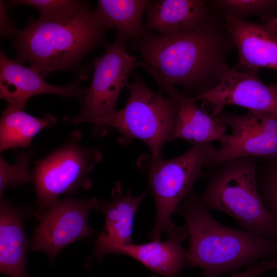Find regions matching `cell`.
<instances>
[{"label": "cell", "instance_id": "obj_1", "mask_svg": "<svg viewBox=\"0 0 277 277\" xmlns=\"http://www.w3.org/2000/svg\"><path fill=\"white\" fill-rule=\"evenodd\" d=\"M195 28L169 34L144 32L132 41L142 55L141 66L159 88L177 85L195 98L213 88L229 68L227 60L235 47L225 17L209 9Z\"/></svg>", "mask_w": 277, "mask_h": 277}, {"label": "cell", "instance_id": "obj_2", "mask_svg": "<svg viewBox=\"0 0 277 277\" xmlns=\"http://www.w3.org/2000/svg\"><path fill=\"white\" fill-rule=\"evenodd\" d=\"M175 213L184 220L189 239L184 269L200 267L203 277L239 273L277 255V241L263 239L217 221L193 190Z\"/></svg>", "mask_w": 277, "mask_h": 277}, {"label": "cell", "instance_id": "obj_3", "mask_svg": "<svg viewBox=\"0 0 277 277\" xmlns=\"http://www.w3.org/2000/svg\"><path fill=\"white\" fill-rule=\"evenodd\" d=\"M109 29L89 2L65 21L39 22L31 18L15 33V61L28 63L43 77L76 66L88 52L105 43Z\"/></svg>", "mask_w": 277, "mask_h": 277}, {"label": "cell", "instance_id": "obj_4", "mask_svg": "<svg viewBox=\"0 0 277 277\" xmlns=\"http://www.w3.org/2000/svg\"><path fill=\"white\" fill-rule=\"evenodd\" d=\"M262 160L242 157L224 163L199 198L207 209L227 214L252 234L277 241V217L266 208L257 188L256 173Z\"/></svg>", "mask_w": 277, "mask_h": 277}, {"label": "cell", "instance_id": "obj_5", "mask_svg": "<svg viewBox=\"0 0 277 277\" xmlns=\"http://www.w3.org/2000/svg\"><path fill=\"white\" fill-rule=\"evenodd\" d=\"M126 87L129 95L122 109L89 123L101 134L107 127L116 129L120 134L117 141L124 145L140 140L148 146L153 159L163 158V146L172 141L175 130V101L164 96L160 90L152 91L137 71Z\"/></svg>", "mask_w": 277, "mask_h": 277}, {"label": "cell", "instance_id": "obj_6", "mask_svg": "<svg viewBox=\"0 0 277 277\" xmlns=\"http://www.w3.org/2000/svg\"><path fill=\"white\" fill-rule=\"evenodd\" d=\"M216 149L212 143L192 145L191 148L176 157L153 159L143 154L137 160L138 169L147 173L149 186L154 197L156 216L149 238L161 240L175 225L171 217L187 196L193 190L195 182L205 175L207 166Z\"/></svg>", "mask_w": 277, "mask_h": 277}, {"label": "cell", "instance_id": "obj_7", "mask_svg": "<svg viewBox=\"0 0 277 277\" xmlns=\"http://www.w3.org/2000/svg\"><path fill=\"white\" fill-rule=\"evenodd\" d=\"M75 132L62 145L35 163L32 174L36 209L33 215L40 220L50 204L64 194L88 189L92 183L89 173L103 159L96 147L81 144Z\"/></svg>", "mask_w": 277, "mask_h": 277}, {"label": "cell", "instance_id": "obj_8", "mask_svg": "<svg viewBox=\"0 0 277 277\" xmlns=\"http://www.w3.org/2000/svg\"><path fill=\"white\" fill-rule=\"evenodd\" d=\"M106 50L93 62V76L90 87L83 96L80 112L70 122L88 123L108 116L116 111V103L128 77L135 67L141 66L140 57L126 51L124 42L116 38Z\"/></svg>", "mask_w": 277, "mask_h": 277}, {"label": "cell", "instance_id": "obj_9", "mask_svg": "<svg viewBox=\"0 0 277 277\" xmlns=\"http://www.w3.org/2000/svg\"><path fill=\"white\" fill-rule=\"evenodd\" d=\"M231 132L218 142L220 145L207 166L220 167L236 158L254 157L263 160L277 156V114L248 110L243 115H216Z\"/></svg>", "mask_w": 277, "mask_h": 277}, {"label": "cell", "instance_id": "obj_10", "mask_svg": "<svg viewBox=\"0 0 277 277\" xmlns=\"http://www.w3.org/2000/svg\"><path fill=\"white\" fill-rule=\"evenodd\" d=\"M99 202L96 197H66L52 202L35 229L30 249L44 252L52 261L71 244L93 236L94 231L89 226V214Z\"/></svg>", "mask_w": 277, "mask_h": 277}, {"label": "cell", "instance_id": "obj_11", "mask_svg": "<svg viewBox=\"0 0 277 277\" xmlns=\"http://www.w3.org/2000/svg\"><path fill=\"white\" fill-rule=\"evenodd\" d=\"M258 73L229 68L213 88L193 99L209 105L213 116L227 105L277 114V94L261 81Z\"/></svg>", "mask_w": 277, "mask_h": 277}, {"label": "cell", "instance_id": "obj_12", "mask_svg": "<svg viewBox=\"0 0 277 277\" xmlns=\"http://www.w3.org/2000/svg\"><path fill=\"white\" fill-rule=\"evenodd\" d=\"M225 21L238 51L233 68L257 73L264 68L277 70V18L257 24L227 16Z\"/></svg>", "mask_w": 277, "mask_h": 277}, {"label": "cell", "instance_id": "obj_13", "mask_svg": "<svg viewBox=\"0 0 277 277\" xmlns=\"http://www.w3.org/2000/svg\"><path fill=\"white\" fill-rule=\"evenodd\" d=\"M147 191L146 189L133 196L129 189L124 194L121 183L116 182L111 191V201H100L95 209L103 213L105 224L93 243V258L101 260L104 256L112 254L115 248L132 243L134 216Z\"/></svg>", "mask_w": 277, "mask_h": 277}, {"label": "cell", "instance_id": "obj_14", "mask_svg": "<svg viewBox=\"0 0 277 277\" xmlns=\"http://www.w3.org/2000/svg\"><path fill=\"white\" fill-rule=\"evenodd\" d=\"M87 89L75 84L57 86L46 83L36 70L0 53V97L9 105L24 109L28 100L42 93H53L64 97H83Z\"/></svg>", "mask_w": 277, "mask_h": 277}, {"label": "cell", "instance_id": "obj_15", "mask_svg": "<svg viewBox=\"0 0 277 277\" xmlns=\"http://www.w3.org/2000/svg\"><path fill=\"white\" fill-rule=\"evenodd\" d=\"M168 239L115 248L112 254H121L137 260L153 272L164 277H176L184 269L187 250L183 243L188 237L185 225L175 226L168 233Z\"/></svg>", "mask_w": 277, "mask_h": 277}, {"label": "cell", "instance_id": "obj_16", "mask_svg": "<svg viewBox=\"0 0 277 277\" xmlns=\"http://www.w3.org/2000/svg\"><path fill=\"white\" fill-rule=\"evenodd\" d=\"M29 208L14 207L10 201H0V272L9 277H29L26 272L27 240L24 221L31 214Z\"/></svg>", "mask_w": 277, "mask_h": 277}, {"label": "cell", "instance_id": "obj_17", "mask_svg": "<svg viewBox=\"0 0 277 277\" xmlns=\"http://www.w3.org/2000/svg\"><path fill=\"white\" fill-rule=\"evenodd\" d=\"M160 90L174 99L176 103L175 130L172 141L183 139L192 145L219 141L225 134L227 127L218 118L200 108L193 97L174 86Z\"/></svg>", "mask_w": 277, "mask_h": 277}, {"label": "cell", "instance_id": "obj_18", "mask_svg": "<svg viewBox=\"0 0 277 277\" xmlns=\"http://www.w3.org/2000/svg\"><path fill=\"white\" fill-rule=\"evenodd\" d=\"M209 9L202 0L152 1L146 9L144 32L166 34L192 29L207 17Z\"/></svg>", "mask_w": 277, "mask_h": 277}, {"label": "cell", "instance_id": "obj_19", "mask_svg": "<svg viewBox=\"0 0 277 277\" xmlns=\"http://www.w3.org/2000/svg\"><path fill=\"white\" fill-rule=\"evenodd\" d=\"M153 1L99 0L95 10L109 29L117 31V38L134 41L144 33L142 19Z\"/></svg>", "mask_w": 277, "mask_h": 277}, {"label": "cell", "instance_id": "obj_20", "mask_svg": "<svg viewBox=\"0 0 277 277\" xmlns=\"http://www.w3.org/2000/svg\"><path fill=\"white\" fill-rule=\"evenodd\" d=\"M56 122L51 114L39 118L25 112L24 109L8 104L1 118L0 151L17 148H25L43 129Z\"/></svg>", "mask_w": 277, "mask_h": 277}, {"label": "cell", "instance_id": "obj_21", "mask_svg": "<svg viewBox=\"0 0 277 277\" xmlns=\"http://www.w3.org/2000/svg\"><path fill=\"white\" fill-rule=\"evenodd\" d=\"M207 5L209 9L224 17L244 19L247 16L256 15L262 22L277 18V1L213 0Z\"/></svg>", "mask_w": 277, "mask_h": 277}, {"label": "cell", "instance_id": "obj_22", "mask_svg": "<svg viewBox=\"0 0 277 277\" xmlns=\"http://www.w3.org/2000/svg\"><path fill=\"white\" fill-rule=\"evenodd\" d=\"M84 3L75 0H17L10 1L7 8L18 4L30 5L38 10V22H62L75 15Z\"/></svg>", "mask_w": 277, "mask_h": 277}, {"label": "cell", "instance_id": "obj_23", "mask_svg": "<svg viewBox=\"0 0 277 277\" xmlns=\"http://www.w3.org/2000/svg\"><path fill=\"white\" fill-rule=\"evenodd\" d=\"M256 180L263 204L277 217V156L262 160L259 163Z\"/></svg>", "mask_w": 277, "mask_h": 277}, {"label": "cell", "instance_id": "obj_24", "mask_svg": "<svg viewBox=\"0 0 277 277\" xmlns=\"http://www.w3.org/2000/svg\"><path fill=\"white\" fill-rule=\"evenodd\" d=\"M31 154L25 152L16 154L13 164L6 162L0 156V197L3 196L5 188L15 187L32 181V175L28 170Z\"/></svg>", "mask_w": 277, "mask_h": 277}, {"label": "cell", "instance_id": "obj_25", "mask_svg": "<svg viewBox=\"0 0 277 277\" xmlns=\"http://www.w3.org/2000/svg\"><path fill=\"white\" fill-rule=\"evenodd\" d=\"M277 269V262L273 260L262 261L235 274L223 277H259L266 272Z\"/></svg>", "mask_w": 277, "mask_h": 277}, {"label": "cell", "instance_id": "obj_26", "mask_svg": "<svg viewBox=\"0 0 277 277\" xmlns=\"http://www.w3.org/2000/svg\"><path fill=\"white\" fill-rule=\"evenodd\" d=\"M6 10L3 2L1 1V34L6 36L15 34L16 32L13 23L11 22L6 15Z\"/></svg>", "mask_w": 277, "mask_h": 277}, {"label": "cell", "instance_id": "obj_27", "mask_svg": "<svg viewBox=\"0 0 277 277\" xmlns=\"http://www.w3.org/2000/svg\"><path fill=\"white\" fill-rule=\"evenodd\" d=\"M269 86L277 94V85L270 84Z\"/></svg>", "mask_w": 277, "mask_h": 277}, {"label": "cell", "instance_id": "obj_28", "mask_svg": "<svg viewBox=\"0 0 277 277\" xmlns=\"http://www.w3.org/2000/svg\"><path fill=\"white\" fill-rule=\"evenodd\" d=\"M151 277H155V276L154 275H152Z\"/></svg>", "mask_w": 277, "mask_h": 277}]
</instances>
